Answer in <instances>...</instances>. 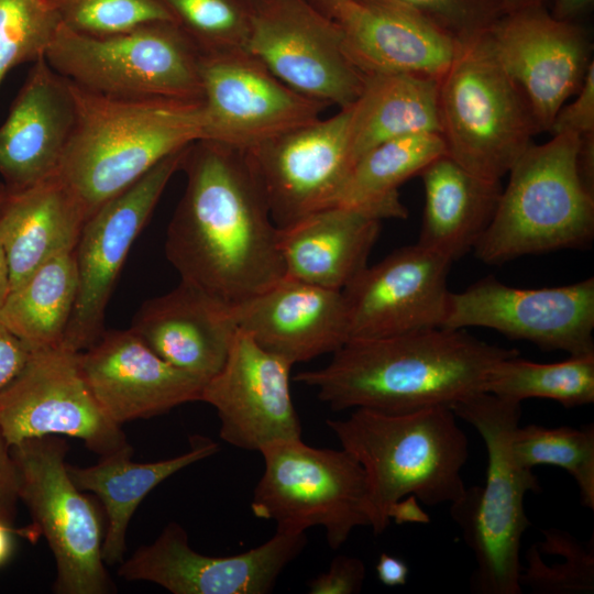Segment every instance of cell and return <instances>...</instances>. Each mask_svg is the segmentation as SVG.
Here are the masks:
<instances>
[{
  "label": "cell",
  "instance_id": "cell-31",
  "mask_svg": "<svg viewBox=\"0 0 594 594\" xmlns=\"http://www.w3.org/2000/svg\"><path fill=\"white\" fill-rule=\"evenodd\" d=\"M447 155L439 133L410 134L384 142L352 166L334 206L361 208L380 219H406L398 188L431 162Z\"/></svg>",
  "mask_w": 594,
  "mask_h": 594
},
{
  "label": "cell",
  "instance_id": "cell-33",
  "mask_svg": "<svg viewBox=\"0 0 594 594\" xmlns=\"http://www.w3.org/2000/svg\"><path fill=\"white\" fill-rule=\"evenodd\" d=\"M484 392L518 403L527 398L551 399L566 408L593 404L594 353L546 364L519 354L506 358L488 372Z\"/></svg>",
  "mask_w": 594,
  "mask_h": 594
},
{
  "label": "cell",
  "instance_id": "cell-5",
  "mask_svg": "<svg viewBox=\"0 0 594 594\" xmlns=\"http://www.w3.org/2000/svg\"><path fill=\"white\" fill-rule=\"evenodd\" d=\"M451 408L477 430L487 451L484 486L466 487L450 504V514L474 554L472 590L482 594H521L519 552L522 535L530 526L524 498L528 492L540 491L532 470L520 465L512 451L521 403L480 392Z\"/></svg>",
  "mask_w": 594,
  "mask_h": 594
},
{
  "label": "cell",
  "instance_id": "cell-41",
  "mask_svg": "<svg viewBox=\"0 0 594 594\" xmlns=\"http://www.w3.org/2000/svg\"><path fill=\"white\" fill-rule=\"evenodd\" d=\"M365 565L355 557L338 556L329 569L308 583L311 594H354L359 593L365 580Z\"/></svg>",
  "mask_w": 594,
  "mask_h": 594
},
{
  "label": "cell",
  "instance_id": "cell-29",
  "mask_svg": "<svg viewBox=\"0 0 594 594\" xmlns=\"http://www.w3.org/2000/svg\"><path fill=\"white\" fill-rule=\"evenodd\" d=\"M419 176L425 207L417 243L454 262L473 251L487 230L501 182L479 177L448 155L431 162Z\"/></svg>",
  "mask_w": 594,
  "mask_h": 594
},
{
  "label": "cell",
  "instance_id": "cell-47",
  "mask_svg": "<svg viewBox=\"0 0 594 594\" xmlns=\"http://www.w3.org/2000/svg\"><path fill=\"white\" fill-rule=\"evenodd\" d=\"M14 531L12 522L0 517V566L6 564L12 556Z\"/></svg>",
  "mask_w": 594,
  "mask_h": 594
},
{
  "label": "cell",
  "instance_id": "cell-51",
  "mask_svg": "<svg viewBox=\"0 0 594 594\" xmlns=\"http://www.w3.org/2000/svg\"><path fill=\"white\" fill-rule=\"evenodd\" d=\"M7 193V187L3 183H0V198Z\"/></svg>",
  "mask_w": 594,
  "mask_h": 594
},
{
  "label": "cell",
  "instance_id": "cell-34",
  "mask_svg": "<svg viewBox=\"0 0 594 594\" xmlns=\"http://www.w3.org/2000/svg\"><path fill=\"white\" fill-rule=\"evenodd\" d=\"M516 461L531 469L552 465L565 470L575 481L582 506L594 509V426L546 428L518 426L512 437Z\"/></svg>",
  "mask_w": 594,
  "mask_h": 594
},
{
  "label": "cell",
  "instance_id": "cell-48",
  "mask_svg": "<svg viewBox=\"0 0 594 594\" xmlns=\"http://www.w3.org/2000/svg\"><path fill=\"white\" fill-rule=\"evenodd\" d=\"M10 272L6 253L0 245V310L10 293Z\"/></svg>",
  "mask_w": 594,
  "mask_h": 594
},
{
  "label": "cell",
  "instance_id": "cell-23",
  "mask_svg": "<svg viewBox=\"0 0 594 594\" xmlns=\"http://www.w3.org/2000/svg\"><path fill=\"white\" fill-rule=\"evenodd\" d=\"M231 312L238 330L292 365L332 354L350 339L342 290L286 276Z\"/></svg>",
  "mask_w": 594,
  "mask_h": 594
},
{
  "label": "cell",
  "instance_id": "cell-30",
  "mask_svg": "<svg viewBox=\"0 0 594 594\" xmlns=\"http://www.w3.org/2000/svg\"><path fill=\"white\" fill-rule=\"evenodd\" d=\"M418 133L441 134L439 79L411 74L364 76L363 89L350 106L352 166L373 147Z\"/></svg>",
  "mask_w": 594,
  "mask_h": 594
},
{
  "label": "cell",
  "instance_id": "cell-22",
  "mask_svg": "<svg viewBox=\"0 0 594 594\" xmlns=\"http://www.w3.org/2000/svg\"><path fill=\"white\" fill-rule=\"evenodd\" d=\"M343 51L363 74H411L440 79L460 38L395 0H345L332 18Z\"/></svg>",
  "mask_w": 594,
  "mask_h": 594
},
{
  "label": "cell",
  "instance_id": "cell-6",
  "mask_svg": "<svg viewBox=\"0 0 594 594\" xmlns=\"http://www.w3.org/2000/svg\"><path fill=\"white\" fill-rule=\"evenodd\" d=\"M582 139L554 134L530 145L513 165L494 217L473 249L499 265L525 255L583 249L594 238V191L579 170Z\"/></svg>",
  "mask_w": 594,
  "mask_h": 594
},
{
  "label": "cell",
  "instance_id": "cell-44",
  "mask_svg": "<svg viewBox=\"0 0 594 594\" xmlns=\"http://www.w3.org/2000/svg\"><path fill=\"white\" fill-rule=\"evenodd\" d=\"M375 569L380 582L387 586L404 585L409 572L405 561L388 553L380 556Z\"/></svg>",
  "mask_w": 594,
  "mask_h": 594
},
{
  "label": "cell",
  "instance_id": "cell-11",
  "mask_svg": "<svg viewBox=\"0 0 594 594\" xmlns=\"http://www.w3.org/2000/svg\"><path fill=\"white\" fill-rule=\"evenodd\" d=\"M245 50L285 85L328 106L359 98L363 74L343 51L337 22L308 0H250Z\"/></svg>",
  "mask_w": 594,
  "mask_h": 594
},
{
  "label": "cell",
  "instance_id": "cell-18",
  "mask_svg": "<svg viewBox=\"0 0 594 594\" xmlns=\"http://www.w3.org/2000/svg\"><path fill=\"white\" fill-rule=\"evenodd\" d=\"M350 107L248 150L277 228L334 206L352 168Z\"/></svg>",
  "mask_w": 594,
  "mask_h": 594
},
{
  "label": "cell",
  "instance_id": "cell-45",
  "mask_svg": "<svg viewBox=\"0 0 594 594\" xmlns=\"http://www.w3.org/2000/svg\"><path fill=\"white\" fill-rule=\"evenodd\" d=\"M389 518L391 520L394 519L397 524L430 521L428 515L417 504L414 495H409L397 502L389 512Z\"/></svg>",
  "mask_w": 594,
  "mask_h": 594
},
{
  "label": "cell",
  "instance_id": "cell-35",
  "mask_svg": "<svg viewBox=\"0 0 594 594\" xmlns=\"http://www.w3.org/2000/svg\"><path fill=\"white\" fill-rule=\"evenodd\" d=\"M543 541L560 560L547 562L534 544L525 554L519 582L537 594H588L594 592V543H581L570 532L549 528L541 530Z\"/></svg>",
  "mask_w": 594,
  "mask_h": 594
},
{
  "label": "cell",
  "instance_id": "cell-10",
  "mask_svg": "<svg viewBox=\"0 0 594 594\" xmlns=\"http://www.w3.org/2000/svg\"><path fill=\"white\" fill-rule=\"evenodd\" d=\"M67 442L58 436L30 439L11 452L20 477V499L28 506L36 536L53 553L57 594H109L116 591L102 558L106 525L98 506L67 471Z\"/></svg>",
  "mask_w": 594,
  "mask_h": 594
},
{
  "label": "cell",
  "instance_id": "cell-14",
  "mask_svg": "<svg viewBox=\"0 0 594 594\" xmlns=\"http://www.w3.org/2000/svg\"><path fill=\"white\" fill-rule=\"evenodd\" d=\"M442 327L488 328L543 351L592 354L594 278L558 287L518 288L487 276L460 293H450Z\"/></svg>",
  "mask_w": 594,
  "mask_h": 594
},
{
  "label": "cell",
  "instance_id": "cell-46",
  "mask_svg": "<svg viewBox=\"0 0 594 594\" xmlns=\"http://www.w3.org/2000/svg\"><path fill=\"white\" fill-rule=\"evenodd\" d=\"M593 3V0H556L552 15L559 20L571 21Z\"/></svg>",
  "mask_w": 594,
  "mask_h": 594
},
{
  "label": "cell",
  "instance_id": "cell-42",
  "mask_svg": "<svg viewBox=\"0 0 594 594\" xmlns=\"http://www.w3.org/2000/svg\"><path fill=\"white\" fill-rule=\"evenodd\" d=\"M20 499V477L11 448L0 432V517L13 522Z\"/></svg>",
  "mask_w": 594,
  "mask_h": 594
},
{
  "label": "cell",
  "instance_id": "cell-8",
  "mask_svg": "<svg viewBox=\"0 0 594 594\" xmlns=\"http://www.w3.org/2000/svg\"><path fill=\"white\" fill-rule=\"evenodd\" d=\"M201 54L170 21L108 36L62 25L45 58L63 77L89 91L130 99L201 100Z\"/></svg>",
  "mask_w": 594,
  "mask_h": 594
},
{
  "label": "cell",
  "instance_id": "cell-40",
  "mask_svg": "<svg viewBox=\"0 0 594 594\" xmlns=\"http://www.w3.org/2000/svg\"><path fill=\"white\" fill-rule=\"evenodd\" d=\"M594 131V64L590 63L578 97L558 111L550 132L572 133L582 140H593Z\"/></svg>",
  "mask_w": 594,
  "mask_h": 594
},
{
  "label": "cell",
  "instance_id": "cell-3",
  "mask_svg": "<svg viewBox=\"0 0 594 594\" xmlns=\"http://www.w3.org/2000/svg\"><path fill=\"white\" fill-rule=\"evenodd\" d=\"M69 84L76 118L58 176L86 220L163 158L202 136L201 100L116 98Z\"/></svg>",
  "mask_w": 594,
  "mask_h": 594
},
{
  "label": "cell",
  "instance_id": "cell-19",
  "mask_svg": "<svg viewBox=\"0 0 594 594\" xmlns=\"http://www.w3.org/2000/svg\"><path fill=\"white\" fill-rule=\"evenodd\" d=\"M453 262L419 243L366 266L342 289L349 337L377 339L442 327Z\"/></svg>",
  "mask_w": 594,
  "mask_h": 594
},
{
  "label": "cell",
  "instance_id": "cell-12",
  "mask_svg": "<svg viewBox=\"0 0 594 594\" xmlns=\"http://www.w3.org/2000/svg\"><path fill=\"white\" fill-rule=\"evenodd\" d=\"M0 432L9 447L48 436L81 440L101 455L129 444L121 426L101 409L78 363L63 345L32 350L0 394Z\"/></svg>",
  "mask_w": 594,
  "mask_h": 594
},
{
  "label": "cell",
  "instance_id": "cell-38",
  "mask_svg": "<svg viewBox=\"0 0 594 594\" xmlns=\"http://www.w3.org/2000/svg\"><path fill=\"white\" fill-rule=\"evenodd\" d=\"M62 25L78 34L108 36L170 21L160 0H47Z\"/></svg>",
  "mask_w": 594,
  "mask_h": 594
},
{
  "label": "cell",
  "instance_id": "cell-52",
  "mask_svg": "<svg viewBox=\"0 0 594 594\" xmlns=\"http://www.w3.org/2000/svg\"><path fill=\"white\" fill-rule=\"evenodd\" d=\"M246 1H250V0H246Z\"/></svg>",
  "mask_w": 594,
  "mask_h": 594
},
{
  "label": "cell",
  "instance_id": "cell-4",
  "mask_svg": "<svg viewBox=\"0 0 594 594\" xmlns=\"http://www.w3.org/2000/svg\"><path fill=\"white\" fill-rule=\"evenodd\" d=\"M326 422L364 469L375 535L388 527L392 507L409 495L436 506L452 504L466 490L461 472L469 440L451 407L400 414L355 408L345 419Z\"/></svg>",
  "mask_w": 594,
  "mask_h": 594
},
{
  "label": "cell",
  "instance_id": "cell-9",
  "mask_svg": "<svg viewBox=\"0 0 594 594\" xmlns=\"http://www.w3.org/2000/svg\"><path fill=\"white\" fill-rule=\"evenodd\" d=\"M260 452L265 468L251 502L255 517L275 521L276 529L321 526L334 550L356 527H370L366 475L350 452L315 448L301 439Z\"/></svg>",
  "mask_w": 594,
  "mask_h": 594
},
{
  "label": "cell",
  "instance_id": "cell-25",
  "mask_svg": "<svg viewBox=\"0 0 594 594\" xmlns=\"http://www.w3.org/2000/svg\"><path fill=\"white\" fill-rule=\"evenodd\" d=\"M130 329L164 361L205 382L222 369L238 333L230 305L184 280L144 301Z\"/></svg>",
  "mask_w": 594,
  "mask_h": 594
},
{
  "label": "cell",
  "instance_id": "cell-7",
  "mask_svg": "<svg viewBox=\"0 0 594 594\" xmlns=\"http://www.w3.org/2000/svg\"><path fill=\"white\" fill-rule=\"evenodd\" d=\"M482 31L460 38L453 62L439 79L441 135L449 157L479 177L501 182L539 129L526 97L497 63Z\"/></svg>",
  "mask_w": 594,
  "mask_h": 594
},
{
  "label": "cell",
  "instance_id": "cell-37",
  "mask_svg": "<svg viewBox=\"0 0 594 594\" xmlns=\"http://www.w3.org/2000/svg\"><path fill=\"white\" fill-rule=\"evenodd\" d=\"M59 26L47 0H0V86L13 68L44 57Z\"/></svg>",
  "mask_w": 594,
  "mask_h": 594
},
{
  "label": "cell",
  "instance_id": "cell-24",
  "mask_svg": "<svg viewBox=\"0 0 594 594\" xmlns=\"http://www.w3.org/2000/svg\"><path fill=\"white\" fill-rule=\"evenodd\" d=\"M76 118L69 81L45 56L28 76L0 125V175L10 190L58 174Z\"/></svg>",
  "mask_w": 594,
  "mask_h": 594
},
{
  "label": "cell",
  "instance_id": "cell-21",
  "mask_svg": "<svg viewBox=\"0 0 594 594\" xmlns=\"http://www.w3.org/2000/svg\"><path fill=\"white\" fill-rule=\"evenodd\" d=\"M78 363L97 403L119 426L200 402L206 384L164 361L131 329L105 330L78 352Z\"/></svg>",
  "mask_w": 594,
  "mask_h": 594
},
{
  "label": "cell",
  "instance_id": "cell-1",
  "mask_svg": "<svg viewBox=\"0 0 594 594\" xmlns=\"http://www.w3.org/2000/svg\"><path fill=\"white\" fill-rule=\"evenodd\" d=\"M180 169L186 187L165 240L180 280L234 306L285 277L278 229L248 152L197 140Z\"/></svg>",
  "mask_w": 594,
  "mask_h": 594
},
{
  "label": "cell",
  "instance_id": "cell-2",
  "mask_svg": "<svg viewBox=\"0 0 594 594\" xmlns=\"http://www.w3.org/2000/svg\"><path fill=\"white\" fill-rule=\"evenodd\" d=\"M519 354L464 329L432 328L377 339H351L323 367L294 381L314 387L332 410L367 408L400 414L452 407L484 392L491 369Z\"/></svg>",
  "mask_w": 594,
  "mask_h": 594
},
{
  "label": "cell",
  "instance_id": "cell-43",
  "mask_svg": "<svg viewBox=\"0 0 594 594\" xmlns=\"http://www.w3.org/2000/svg\"><path fill=\"white\" fill-rule=\"evenodd\" d=\"M31 350L0 321V394L24 367Z\"/></svg>",
  "mask_w": 594,
  "mask_h": 594
},
{
  "label": "cell",
  "instance_id": "cell-39",
  "mask_svg": "<svg viewBox=\"0 0 594 594\" xmlns=\"http://www.w3.org/2000/svg\"><path fill=\"white\" fill-rule=\"evenodd\" d=\"M405 4L458 38L485 29L501 13L488 0H395Z\"/></svg>",
  "mask_w": 594,
  "mask_h": 594
},
{
  "label": "cell",
  "instance_id": "cell-16",
  "mask_svg": "<svg viewBox=\"0 0 594 594\" xmlns=\"http://www.w3.org/2000/svg\"><path fill=\"white\" fill-rule=\"evenodd\" d=\"M305 532L276 529L266 542L245 552L213 557L195 551L186 530L172 521L152 543L123 560L118 574L174 594H266L306 547Z\"/></svg>",
  "mask_w": 594,
  "mask_h": 594
},
{
  "label": "cell",
  "instance_id": "cell-32",
  "mask_svg": "<svg viewBox=\"0 0 594 594\" xmlns=\"http://www.w3.org/2000/svg\"><path fill=\"white\" fill-rule=\"evenodd\" d=\"M77 290L74 251L56 255L9 293L0 321L31 351L64 346Z\"/></svg>",
  "mask_w": 594,
  "mask_h": 594
},
{
  "label": "cell",
  "instance_id": "cell-36",
  "mask_svg": "<svg viewBox=\"0 0 594 594\" xmlns=\"http://www.w3.org/2000/svg\"><path fill=\"white\" fill-rule=\"evenodd\" d=\"M200 54L245 48L250 32L246 0H160Z\"/></svg>",
  "mask_w": 594,
  "mask_h": 594
},
{
  "label": "cell",
  "instance_id": "cell-20",
  "mask_svg": "<svg viewBox=\"0 0 594 594\" xmlns=\"http://www.w3.org/2000/svg\"><path fill=\"white\" fill-rule=\"evenodd\" d=\"M292 364L238 330L222 369L204 386L200 402L220 420V438L249 451L301 439L290 394Z\"/></svg>",
  "mask_w": 594,
  "mask_h": 594
},
{
  "label": "cell",
  "instance_id": "cell-27",
  "mask_svg": "<svg viewBox=\"0 0 594 594\" xmlns=\"http://www.w3.org/2000/svg\"><path fill=\"white\" fill-rule=\"evenodd\" d=\"M86 216L58 174L0 198V245L10 272L11 289L52 257L73 252Z\"/></svg>",
  "mask_w": 594,
  "mask_h": 594
},
{
  "label": "cell",
  "instance_id": "cell-50",
  "mask_svg": "<svg viewBox=\"0 0 594 594\" xmlns=\"http://www.w3.org/2000/svg\"><path fill=\"white\" fill-rule=\"evenodd\" d=\"M312 6L324 14L333 18L337 10L342 6L345 0H308Z\"/></svg>",
  "mask_w": 594,
  "mask_h": 594
},
{
  "label": "cell",
  "instance_id": "cell-49",
  "mask_svg": "<svg viewBox=\"0 0 594 594\" xmlns=\"http://www.w3.org/2000/svg\"><path fill=\"white\" fill-rule=\"evenodd\" d=\"M501 13L513 12L526 7L542 4V0H488Z\"/></svg>",
  "mask_w": 594,
  "mask_h": 594
},
{
  "label": "cell",
  "instance_id": "cell-17",
  "mask_svg": "<svg viewBox=\"0 0 594 594\" xmlns=\"http://www.w3.org/2000/svg\"><path fill=\"white\" fill-rule=\"evenodd\" d=\"M482 33L497 63L526 97L539 131H550L565 100L579 91L590 65L580 29L537 4L498 15Z\"/></svg>",
  "mask_w": 594,
  "mask_h": 594
},
{
  "label": "cell",
  "instance_id": "cell-15",
  "mask_svg": "<svg viewBox=\"0 0 594 594\" xmlns=\"http://www.w3.org/2000/svg\"><path fill=\"white\" fill-rule=\"evenodd\" d=\"M202 136L248 151L320 119L329 106L305 97L245 48L201 54Z\"/></svg>",
  "mask_w": 594,
  "mask_h": 594
},
{
  "label": "cell",
  "instance_id": "cell-26",
  "mask_svg": "<svg viewBox=\"0 0 594 594\" xmlns=\"http://www.w3.org/2000/svg\"><path fill=\"white\" fill-rule=\"evenodd\" d=\"M381 221L364 209L337 205L277 228L285 276L342 290L367 266Z\"/></svg>",
  "mask_w": 594,
  "mask_h": 594
},
{
  "label": "cell",
  "instance_id": "cell-28",
  "mask_svg": "<svg viewBox=\"0 0 594 594\" xmlns=\"http://www.w3.org/2000/svg\"><path fill=\"white\" fill-rule=\"evenodd\" d=\"M218 451L217 442L196 436L188 451L166 460L133 462V448L128 444L101 455L96 464L89 466L67 463L75 485L82 492L94 493L102 504L106 516L102 558L107 565L120 564L124 560L128 526L145 496L178 471Z\"/></svg>",
  "mask_w": 594,
  "mask_h": 594
},
{
  "label": "cell",
  "instance_id": "cell-13",
  "mask_svg": "<svg viewBox=\"0 0 594 594\" xmlns=\"http://www.w3.org/2000/svg\"><path fill=\"white\" fill-rule=\"evenodd\" d=\"M188 146L163 158L85 221L74 250L78 290L65 348L81 352L105 332V311L129 251L182 168Z\"/></svg>",
  "mask_w": 594,
  "mask_h": 594
}]
</instances>
